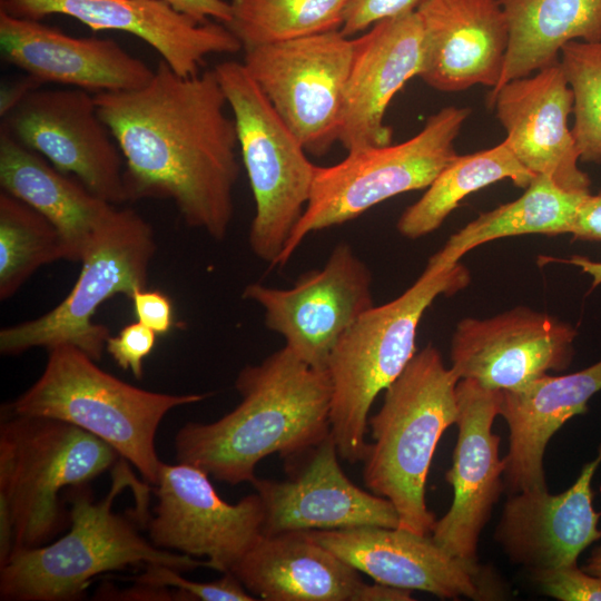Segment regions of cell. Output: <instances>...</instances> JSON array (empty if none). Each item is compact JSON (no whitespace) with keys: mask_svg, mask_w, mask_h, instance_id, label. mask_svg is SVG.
Here are the masks:
<instances>
[{"mask_svg":"<svg viewBox=\"0 0 601 601\" xmlns=\"http://www.w3.org/2000/svg\"><path fill=\"white\" fill-rule=\"evenodd\" d=\"M95 99L124 157L128 200H173L188 226L223 240L234 215L239 147L215 70L181 77L160 60L144 87Z\"/></svg>","mask_w":601,"mask_h":601,"instance_id":"obj_1","label":"cell"},{"mask_svg":"<svg viewBox=\"0 0 601 601\" xmlns=\"http://www.w3.org/2000/svg\"><path fill=\"white\" fill-rule=\"evenodd\" d=\"M235 388L242 400L211 423H187L176 433L178 462L231 485L250 482L266 456L286 461L308 451L331 432L332 383L289 348L246 365Z\"/></svg>","mask_w":601,"mask_h":601,"instance_id":"obj_2","label":"cell"},{"mask_svg":"<svg viewBox=\"0 0 601 601\" xmlns=\"http://www.w3.org/2000/svg\"><path fill=\"white\" fill-rule=\"evenodd\" d=\"M127 486L136 495V513L146 521L148 486L138 482L124 457L112 469L107 495L93 501L88 489L71 487L70 531L52 543L14 551L0 568V599L4 601L79 600L92 579L138 564H161L179 572L209 568L208 562L155 546L114 502Z\"/></svg>","mask_w":601,"mask_h":601,"instance_id":"obj_3","label":"cell"},{"mask_svg":"<svg viewBox=\"0 0 601 601\" xmlns=\"http://www.w3.org/2000/svg\"><path fill=\"white\" fill-rule=\"evenodd\" d=\"M459 381L430 344L384 390L380 411L368 417L373 443L363 460L364 484L393 504L398 528L417 534L431 535L436 521L425 484L437 443L457 420Z\"/></svg>","mask_w":601,"mask_h":601,"instance_id":"obj_4","label":"cell"},{"mask_svg":"<svg viewBox=\"0 0 601 601\" xmlns=\"http://www.w3.org/2000/svg\"><path fill=\"white\" fill-rule=\"evenodd\" d=\"M469 283L463 265L431 256L405 292L367 309L342 335L326 371L332 383L331 433L347 463L363 462L371 406L416 354L417 327L425 311L437 296L452 295Z\"/></svg>","mask_w":601,"mask_h":601,"instance_id":"obj_5","label":"cell"},{"mask_svg":"<svg viewBox=\"0 0 601 601\" xmlns=\"http://www.w3.org/2000/svg\"><path fill=\"white\" fill-rule=\"evenodd\" d=\"M208 394L173 395L130 385L101 370L70 344L48 349L41 376L10 403L11 414L43 416L78 426L114 447L147 483L156 484L159 460L155 437L173 408Z\"/></svg>","mask_w":601,"mask_h":601,"instance_id":"obj_6","label":"cell"},{"mask_svg":"<svg viewBox=\"0 0 601 601\" xmlns=\"http://www.w3.org/2000/svg\"><path fill=\"white\" fill-rule=\"evenodd\" d=\"M118 456L109 444L72 424L7 417L0 427V500L9 510L13 552L45 545L59 533L66 522L59 492L86 485Z\"/></svg>","mask_w":601,"mask_h":601,"instance_id":"obj_7","label":"cell"},{"mask_svg":"<svg viewBox=\"0 0 601 601\" xmlns=\"http://www.w3.org/2000/svg\"><path fill=\"white\" fill-rule=\"evenodd\" d=\"M472 110L449 106L400 144L347 152L339 162L316 167L306 208L278 260L284 266L304 238L355 219L396 195L427 188L457 152L454 142Z\"/></svg>","mask_w":601,"mask_h":601,"instance_id":"obj_8","label":"cell"},{"mask_svg":"<svg viewBox=\"0 0 601 601\" xmlns=\"http://www.w3.org/2000/svg\"><path fill=\"white\" fill-rule=\"evenodd\" d=\"M214 70L233 111L255 200L249 246L276 266L306 208L317 166L243 62L224 61Z\"/></svg>","mask_w":601,"mask_h":601,"instance_id":"obj_9","label":"cell"},{"mask_svg":"<svg viewBox=\"0 0 601 601\" xmlns=\"http://www.w3.org/2000/svg\"><path fill=\"white\" fill-rule=\"evenodd\" d=\"M156 248L150 224L136 210L117 206L81 259L80 274L69 294L48 313L2 328L1 354L70 344L100 361L110 334L92 317L110 297L122 294L131 298L137 289L146 288Z\"/></svg>","mask_w":601,"mask_h":601,"instance_id":"obj_10","label":"cell"},{"mask_svg":"<svg viewBox=\"0 0 601 601\" xmlns=\"http://www.w3.org/2000/svg\"><path fill=\"white\" fill-rule=\"evenodd\" d=\"M353 49L339 29L244 49L249 75L313 156L338 141Z\"/></svg>","mask_w":601,"mask_h":601,"instance_id":"obj_11","label":"cell"},{"mask_svg":"<svg viewBox=\"0 0 601 601\" xmlns=\"http://www.w3.org/2000/svg\"><path fill=\"white\" fill-rule=\"evenodd\" d=\"M372 274L353 247L337 244L325 265L298 277L290 288L253 283L243 298L257 303L268 329L313 368L326 371L342 335L374 306Z\"/></svg>","mask_w":601,"mask_h":601,"instance_id":"obj_12","label":"cell"},{"mask_svg":"<svg viewBox=\"0 0 601 601\" xmlns=\"http://www.w3.org/2000/svg\"><path fill=\"white\" fill-rule=\"evenodd\" d=\"M1 119V128L19 144L95 195L117 206L129 201L124 157L99 115L95 93L37 88Z\"/></svg>","mask_w":601,"mask_h":601,"instance_id":"obj_13","label":"cell"},{"mask_svg":"<svg viewBox=\"0 0 601 601\" xmlns=\"http://www.w3.org/2000/svg\"><path fill=\"white\" fill-rule=\"evenodd\" d=\"M208 476L187 463L161 462L157 503L147 523L149 541L159 549L204 556L209 569L231 572L263 534V504L257 493L227 503Z\"/></svg>","mask_w":601,"mask_h":601,"instance_id":"obj_14","label":"cell"},{"mask_svg":"<svg viewBox=\"0 0 601 601\" xmlns=\"http://www.w3.org/2000/svg\"><path fill=\"white\" fill-rule=\"evenodd\" d=\"M329 432L305 453L286 461V480L252 481L264 510L263 534L341 530L357 526L398 528L393 504L355 485L343 472Z\"/></svg>","mask_w":601,"mask_h":601,"instance_id":"obj_15","label":"cell"},{"mask_svg":"<svg viewBox=\"0 0 601 601\" xmlns=\"http://www.w3.org/2000/svg\"><path fill=\"white\" fill-rule=\"evenodd\" d=\"M577 329L549 314L519 306L489 318L461 319L451 341V368L497 391L514 390L566 370Z\"/></svg>","mask_w":601,"mask_h":601,"instance_id":"obj_16","label":"cell"},{"mask_svg":"<svg viewBox=\"0 0 601 601\" xmlns=\"http://www.w3.org/2000/svg\"><path fill=\"white\" fill-rule=\"evenodd\" d=\"M456 397L457 441L453 464L445 474L453 489V501L435 521L431 535L455 558L479 562L480 535L505 487L500 436L492 432L500 415L502 391L462 378L456 385Z\"/></svg>","mask_w":601,"mask_h":601,"instance_id":"obj_17","label":"cell"},{"mask_svg":"<svg viewBox=\"0 0 601 601\" xmlns=\"http://www.w3.org/2000/svg\"><path fill=\"white\" fill-rule=\"evenodd\" d=\"M306 532L375 582L428 592L440 599L496 595L489 570L450 554L432 535L383 526Z\"/></svg>","mask_w":601,"mask_h":601,"instance_id":"obj_18","label":"cell"},{"mask_svg":"<svg viewBox=\"0 0 601 601\" xmlns=\"http://www.w3.org/2000/svg\"><path fill=\"white\" fill-rule=\"evenodd\" d=\"M0 9L32 20L63 14L95 31L131 33L151 46L181 77L200 73L209 55L243 49L226 24L200 22L161 0H0Z\"/></svg>","mask_w":601,"mask_h":601,"instance_id":"obj_19","label":"cell"},{"mask_svg":"<svg viewBox=\"0 0 601 601\" xmlns=\"http://www.w3.org/2000/svg\"><path fill=\"white\" fill-rule=\"evenodd\" d=\"M503 126L504 140L533 175H545L561 188L590 193L589 175L580 169L578 150L568 120L573 91L560 62L515 78L489 93Z\"/></svg>","mask_w":601,"mask_h":601,"instance_id":"obj_20","label":"cell"},{"mask_svg":"<svg viewBox=\"0 0 601 601\" xmlns=\"http://www.w3.org/2000/svg\"><path fill=\"white\" fill-rule=\"evenodd\" d=\"M354 40L338 142L347 151L392 144L385 120L393 97L422 69L416 11L382 20Z\"/></svg>","mask_w":601,"mask_h":601,"instance_id":"obj_21","label":"cell"},{"mask_svg":"<svg viewBox=\"0 0 601 601\" xmlns=\"http://www.w3.org/2000/svg\"><path fill=\"white\" fill-rule=\"evenodd\" d=\"M415 11L423 42L418 77L427 86L459 92L499 85L510 41L499 0H423Z\"/></svg>","mask_w":601,"mask_h":601,"instance_id":"obj_22","label":"cell"},{"mask_svg":"<svg viewBox=\"0 0 601 601\" xmlns=\"http://www.w3.org/2000/svg\"><path fill=\"white\" fill-rule=\"evenodd\" d=\"M2 58L40 83L101 91L135 90L154 70L108 38H78L0 9Z\"/></svg>","mask_w":601,"mask_h":601,"instance_id":"obj_23","label":"cell"},{"mask_svg":"<svg viewBox=\"0 0 601 601\" xmlns=\"http://www.w3.org/2000/svg\"><path fill=\"white\" fill-rule=\"evenodd\" d=\"M601 457L583 465L574 483L559 494L548 489L512 493L494 538L511 562L530 571L577 564L601 539L591 482Z\"/></svg>","mask_w":601,"mask_h":601,"instance_id":"obj_24","label":"cell"},{"mask_svg":"<svg viewBox=\"0 0 601 601\" xmlns=\"http://www.w3.org/2000/svg\"><path fill=\"white\" fill-rule=\"evenodd\" d=\"M601 391V361L571 374H544L523 386L502 391L500 415L508 424L509 451L504 485L510 494L548 489L545 447L562 425L588 412V402Z\"/></svg>","mask_w":601,"mask_h":601,"instance_id":"obj_25","label":"cell"},{"mask_svg":"<svg viewBox=\"0 0 601 601\" xmlns=\"http://www.w3.org/2000/svg\"><path fill=\"white\" fill-rule=\"evenodd\" d=\"M231 572L265 601H353L358 571L306 531L262 534Z\"/></svg>","mask_w":601,"mask_h":601,"instance_id":"obj_26","label":"cell"},{"mask_svg":"<svg viewBox=\"0 0 601 601\" xmlns=\"http://www.w3.org/2000/svg\"><path fill=\"white\" fill-rule=\"evenodd\" d=\"M0 185L3 191L43 215L59 231L65 259L81 262L117 205L91 193L39 154L0 130Z\"/></svg>","mask_w":601,"mask_h":601,"instance_id":"obj_27","label":"cell"},{"mask_svg":"<svg viewBox=\"0 0 601 601\" xmlns=\"http://www.w3.org/2000/svg\"><path fill=\"white\" fill-rule=\"evenodd\" d=\"M510 41L496 91L559 61L571 41H601V0H499Z\"/></svg>","mask_w":601,"mask_h":601,"instance_id":"obj_28","label":"cell"},{"mask_svg":"<svg viewBox=\"0 0 601 601\" xmlns=\"http://www.w3.org/2000/svg\"><path fill=\"white\" fill-rule=\"evenodd\" d=\"M524 189L518 199L480 214L451 235L432 257L453 264L471 249L494 239L525 234H570L577 210L589 194L565 190L545 175H535Z\"/></svg>","mask_w":601,"mask_h":601,"instance_id":"obj_29","label":"cell"},{"mask_svg":"<svg viewBox=\"0 0 601 601\" xmlns=\"http://www.w3.org/2000/svg\"><path fill=\"white\" fill-rule=\"evenodd\" d=\"M535 175L515 157L505 140L473 154L457 155L400 216L396 228L410 239L436 230L467 195L503 179L525 188Z\"/></svg>","mask_w":601,"mask_h":601,"instance_id":"obj_30","label":"cell"},{"mask_svg":"<svg viewBox=\"0 0 601 601\" xmlns=\"http://www.w3.org/2000/svg\"><path fill=\"white\" fill-rule=\"evenodd\" d=\"M348 0H230L226 24L243 49L332 30L343 23Z\"/></svg>","mask_w":601,"mask_h":601,"instance_id":"obj_31","label":"cell"},{"mask_svg":"<svg viewBox=\"0 0 601 601\" xmlns=\"http://www.w3.org/2000/svg\"><path fill=\"white\" fill-rule=\"evenodd\" d=\"M65 259L61 236L39 211L0 193V299L13 296L41 266Z\"/></svg>","mask_w":601,"mask_h":601,"instance_id":"obj_32","label":"cell"},{"mask_svg":"<svg viewBox=\"0 0 601 601\" xmlns=\"http://www.w3.org/2000/svg\"><path fill=\"white\" fill-rule=\"evenodd\" d=\"M559 62L573 91L571 128L580 160L601 164V41H571Z\"/></svg>","mask_w":601,"mask_h":601,"instance_id":"obj_33","label":"cell"},{"mask_svg":"<svg viewBox=\"0 0 601 601\" xmlns=\"http://www.w3.org/2000/svg\"><path fill=\"white\" fill-rule=\"evenodd\" d=\"M145 570L127 580L168 587L180 591L186 600L201 601H254L258 600L247 591L240 580L233 572H225L223 577L213 582H195L185 579L181 573L161 564H146Z\"/></svg>","mask_w":601,"mask_h":601,"instance_id":"obj_34","label":"cell"},{"mask_svg":"<svg viewBox=\"0 0 601 601\" xmlns=\"http://www.w3.org/2000/svg\"><path fill=\"white\" fill-rule=\"evenodd\" d=\"M542 593L560 601H601V577L577 564L531 571Z\"/></svg>","mask_w":601,"mask_h":601,"instance_id":"obj_35","label":"cell"},{"mask_svg":"<svg viewBox=\"0 0 601 601\" xmlns=\"http://www.w3.org/2000/svg\"><path fill=\"white\" fill-rule=\"evenodd\" d=\"M157 342V334L139 323L124 326L115 336H109L106 351L117 365L140 380L144 375V359L152 352Z\"/></svg>","mask_w":601,"mask_h":601,"instance_id":"obj_36","label":"cell"},{"mask_svg":"<svg viewBox=\"0 0 601 601\" xmlns=\"http://www.w3.org/2000/svg\"><path fill=\"white\" fill-rule=\"evenodd\" d=\"M423 0H348L341 32L351 37L375 23L415 11Z\"/></svg>","mask_w":601,"mask_h":601,"instance_id":"obj_37","label":"cell"},{"mask_svg":"<svg viewBox=\"0 0 601 601\" xmlns=\"http://www.w3.org/2000/svg\"><path fill=\"white\" fill-rule=\"evenodd\" d=\"M137 321L157 335L167 334L174 325V306L170 298L157 289H137L131 298Z\"/></svg>","mask_w":601,"mask_h":601,"instance_id":"obj_38","label":"cell"},{"mask_svg":"<svg viewBox=\"0 0 601 601\" xmlns=\"http://www.w3.org/2000/svg\"><path fill=\"white\" fill-rule=\"evenodd\" d=\"M570 234L574 240L601 242V190L584 196Z\"/></svg>","mask_w":601,"mask_h":601,"instance_id":"obj_39","label":"cell"},{"mask_svg":"<svg viewBox=\"0 0 601 601\" xmlns=\"http://www.w3.org/2000/svg\"><path fill=\"white\" fill-rule=\"evenodd\" d=\"M95 599L98 600H129V601H174L184 600V594L168 587L134 582L131 588L118 590L111 587H101Z\"/></svg>","mask_w":601,"mask_h":601,"instance_id":"obj_40","label":"cell"},{"mask_svg":"<svg viewBox=\"0 0 601 601\" xmlns=\"http://www.w3.org/2000/svg\"><path fill=\"white\" fill-rule=\"evenodd\" d=\"M176 11L200 22L214 19L227 24L233 16L231 4L225 0H161Z\"/></svg>","mask_w":601,"mask_h":601,"instance_id":"obj_41","label":"cell"},{"mask_svg":"<svg viewBox=\"0 0 601 601\" xmlns=\"http://www.w3.org/2000/svg\"><path fill=\"white\" fill-rule=\"evenodd\" d=\"M412 590L375 582L357 589L353 601H413Z\"/></svg>","mask_w":601,"mask_h":601,"instance_id":"obj_42","label":"cell"},{"mask_svg":"<svg viewBox=\"0 0 601 601\" xmlns=\"http://www.w3.org/2000/svg\"><path fill=\"white\" fill-rule=\"evenodd\" d=\"M41 83L31 78L24 77L11 85L3 87L1 91L0 100V115L3 117L8 114L18 102H20L30 91L37 89Z\"/></svg>","mask_w":601,"mask_h":601,"instance_id":"obj_43","label":"cell"},{"mask_svg":"<svg viewBox=\"0 0 601 601\" xmlns=\"http://www.w3.org/2000/svg\"><path fill=\"white\" fill-rule=\"evenodd\" d=\"M561 262L580 267L583 273L589 274L592 277L591 288L601 284V262H594L582 255H572L569 259Z\"/></svg>","mask_w":601,"mask_h":601,"instance_id":"obj_44","label":"cell"},{"mask_svg":"<svg viewBox=\"0 0 601 601\" xmlns=\"http://www.w3.org/2000/svg\"><path fill=\"white\" fill-rule=\"evenodd\" d=\"M582 569L593 575L601 577V539L591 551Z\"/></svg>","mask_w":601,"mask_h":601,"instance_id":"obj_45","label":"cell"},{"mask_svg":"<svg viewBox=\"0 0 601 601\" xmlns=\"http://www.w3.org/2000/svg\"><path fill=\"white\" fill-rule=\"evenodd\" d=\"M598 456L601 457V444H600V446L598 449Z\"/></svg>","mask_w":601,"mask_h":601,"instance_id":"obj_46","label":"cell"}]
</instances>
